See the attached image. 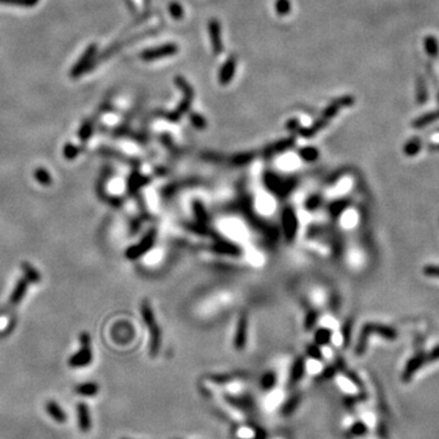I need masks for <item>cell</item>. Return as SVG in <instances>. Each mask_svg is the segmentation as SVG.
I'll return each mask as SVG.
<instances>
[{
    "label": "cell",
    "mask_w": 439,
    "mask_h": 439,
    "mask_svg": "<svg viewBox=\"0 0 439 439\" xmlns=\"http://www.w3.org/2000/svg\"><path fill=\"white\" fill-rule=\"evenodd\" d=\"M421 149V140L418 138H414L410 142L406 143L405 148H404V152L409 156H414V155L417 154Z\"/></svg>",
    "instance_id": "14"
},
{
    "label": "cell",
    "mask_w": 439,
    "mask_h": 439,
    "mask_svg": "<svg viewBox=\"0 0 439 439\" xmlns=\"http://www.w3.org/2000/svg\"><path fill=\"white\" fill-rule=\"evenodd\" d=\"M81 339V350L73 354L68 360L71 367H85L92 362V349H90V338L87 333H82Z\"/></svg>",
    "instance_id": "3"
},
{
    "label": "cell",
    "mask_w": 439,
    "mask_h": 439,
    "mask_svg": "<svg viewBox=\"0 0 439 439\" xmlns=\"http://www.w3.org/2000/svg\"><path fill=\"white\" fill-rule=\"evenodd\" d=\"M426 359H427V362L435 361V360L439 359V345L438 347H436L435 349L430 352V354L426 355Z\"/></svg>",
    "instance_id": "25"
},
{
    "label": "cell",
    "mask_w": 439,
    "mask_h": 439,
    "mask_svg": "<svg viewBox=\"0 0 439 439\" xmlns=\"http://www.w3.org/2000/svg\"><path fill=\"white\" fill-rule=\"evenodd\" d=\"M426 97H427V90H426L425 82H423L422 78L418 80V102L425 103Z\"/></svg>",
    "instance_id": "22"
},
{
    "label": "cell",
    "mask_w": 439,
    "mask_h": 439,
    "mask_svg": "<svg viewBox=\"0 0 439 439\" xmlns=\"http://www.w3.org/2000/svg\"><path fill=\"white\" fill-rule=\"evenodd\" d=\"M423 273L426 276H430V277H439V266H426L423 268Z\"/></svg>",
    "instance_id": "23"
},
{
    "label": "cell",
    "mask_w": 439,
    "mask_h": 439,
    "mask_svg": "<svg viewBox=\"0 0 439 439\" xmlns=\"http://www.w3.org/2000/svg\"><path fill=\"white\" fill-rule=\"evenodd\" d=\"M170 12H171V15L175 19H181L183 16V10H182L181 5L178 2H172L170 5Z\"/></svg>",
    "instance_id": "21"
},
{
    "label": "cell",
    "mask_w": 439,
    "mask_h": 439,
    "mask_svg": "<svg viewBox=\"0 0 439 439\" xmlns=\"http://www.w3.org/2000/svg\"><path fill=\"white\" fill-rule=\"evenodd\" d=\"M275 376H273L272 373H267V374H265V376L263 377V381H261V386H263V388H265V389H270V388H272L273 386H275Z\"/></svg>",
    "instance_id": "20"
},
{
    "label": "cell",
    "mask_w": 439,
    "mask_h": 439,
    "mask_svg": "<svg viewBox=\"0 0 439 439\" xmlns=\"http://www.w3.org/2000/svg\"><path fill=\"white\" fill-rule=\"evenodd\" d=\"M302 155L305 157V159H309V160H314L316 159L317 156V152L315 149H311V148H307V149H304L302 152Z\"/></svg>",
    "instance_id": "24"
},
{
    "label": "cell",
    "mask_w": 439,
    "mask_h": 439,
    "mask_svg": "<svg viewBox=\"0 0 439 439\" xmlns=\"http://www.w3.org/2000/svg\"><path fill=\"white\" fill-rule=\"evenodd\" d=\"M122 439H128V438H122Z\"/></svg>",
    "instance_id": "27"
},
{
    "label": "cell",
    "mask_w": 439,
    "mask_h": 439,
    "mask_svg": "<svg viewBox=\"0 0 439 439\" xmlns=\"http://www.w3.org/2000/svg\"><path fill=\"white\" fill-rule=\"evenodd\" d=\"M175 53H177V45H175V44H166V45L159 46V48L153 49V50L145 51L142 55V58L144 60H155V59L164 58V56L174 55Z\"/></svg>",
    "instance_id": "5"
},
{
    "label": "cell",
    "mask_w": 439,
    "mask_h": 439,
    "mask_svg": "<svg viewBox=\"0 0 439 439\" xmlns=\"http://www.w3.org/2000/svg\"><path fill=\"white\" fill-rule=\"evenodd\" d=\"M75 393L82 396H94L99 393V386L94 382L78 384V386L75 387Z\"/></svg>",
    "instance_id": "10"
},
{
    "label": "cell",
    "mask_w": 439,
    "mask_h": 439,
    "mask_svg": "<svg viewBox=\"0 0 439 439\" xmlns=\"http://www.w3.org/2000/svg\"><path fill=\"white\" fill-rule=\"evenodd\" d=\"M304 374V362L299 360L292 369V382H298Z\"/></svg>",
    "instance_id": "17"
},
{
    "label": "cell",
    "mask_w": 439,
    "mask_h": 439,
    "mask_svg": "<svg viewBox=\"0 0 439 439\" xmlns=\"http://www.w3.org/2000/svg\"><path fill=\"white\" fill-rule=\"evenodd\" d=\"M209 32H210L211 44H213L214 53L219 54L222 50V42H221V31H220V24L216 20H211L209 23Z\"/></svg>",
    "instance_id": "7"
},
{
    "label": "cell",
    "mask_w": 439,
    "mask_h": 439,
    "mask_svg": "<svg viewBox=\"0 0 439 439\" xmlns=\"http://www.w3.org/2000/svg\"><path fill=\"white\" fill-rule=\"evenodd\" d=\"M27 288H28V281L26 278H21V280L17 281L16 285H15L14 290H12V294L10 297V304L11 305H17L20 304L23 297L26 295Z\"/></svg>",
    "instance_id": "8"
},
{
    "label": "cell",
    "mask_w": 439,
    "mask_h": 439,
    "mask_svg": "<svg viewBox=\"0 0 439 439\" xmlns=\"http://www.w3.org/2000/svg\"><path fill=\"white\" fill-rule=\"evenodd\" d=\"M22 271H23L24 276H26V280L31 283H38L41 281V275H39L38 271L33 267L32 265H29L28 263H22L21 265Z\"/></svg>",
    "instance_id": "12"
},
{
    "label": "cell",
    "mask_w": 439,
    "mask_h": 439,
    "mask_svg": "<svg viewBox=\"0 0 439 439\" xmlns=\"http://www.w3.org/2000/svg\"><path fill=\"white\" fill-rule=\"evenodd\" d=\"M425 46H426V50L430 55L432 56H437L439 54V45H438V42L436 41L435 37H427L425 41Z\"/></svg>",
    "instance_id": "15"
},
{
    "label": "cell",
    "mask_w": 439,
    "mask_h": 439,
    "mask_svg": "<svg viewBox=\"0 0 439 439\" xmlns=\"http://www.w3.org/2000/svg\"><path fill=\"white\" fill-rule=\"evenodd\" d=\"M372 334H378L381 337L386 338V339L393 340L396 338V330L392 327L384 326V325L379 324H367L365 325L364 329H362L361 335H360L359 344L356 348V354L361 355L364 354L365 349H366L367 339H369L370 335Z\"/></svg>",
    "instance_id": "1"
},
{
    "label": "cell",
    "mask_w": 439,
    "mask_h": 439,
    "mask_svg": "<svg viewBox=\"0 0 439 439\" xmlns=\"http://www.w3.org/2000/svg\"><path fill=\"white\" fill-rule=\"evenodd\" d=\"M352 103H354L352 97H343V98H340V99L333 102V104H330L329 107L326 109V111L324 112V116H322V117L320 118V120L317 121V122L315 123L311 128L304 131V134L307 135V137H310V135H312V134H315L316 132H319V131L321 130V128H324V126L326 125L330 118H332L333 116L338 112V111L342 109V108L349 107V105H351Z\"/></svg>",
    "instance_id": "2"
},
{
    "label": "cell",
    "mask_w": 439,
    "mask_h": 439,
    "mask_svg": "<svg viewBox=\"0 0 439 439\" xmlns=\"http://www.w3.org/2000/svg\"><path fill=\"white\" fill-rule=\"evenodd\" d=\"M425 362H427V359H426L425 354H418L417 356L414 357V359L409 362L408 366H406L405 373H404V378H409V377L413 376L414 372H415L418 367L422 366Z\"/></svg>",
    "instance_id": "11"
},
{
    "label": "cell",
    "mask_w": 439,
    "mask_h": 439,
    "mask_svg": "<svg viewBox=\"0 0 439 439\" xmlns=\"http://www.w3.org/2000/svg\"><path fill=\"white\" fill-rule=\"evenodd\" d=\"M45 411L51 418H53L55 422L58 423H65L66 422V414L63 410L60 405H59L56 401L49 400L45 403Z\"/></svg>",
    "instance_id": "6"
},
{
    "label": "cell",
    "mask_w": 439,
    "mask_h": 439,
    "mask_svg": "<svg viewBox=\"0 0 439 439\" xmlns=\"http://www.w3.org/2000/svg\"><path fill=\"white\" fill-rule=\"evenodd\" d=\"M276 9L280 15H287L290 11V4L288 0H277L276 2Z\"/></svg>",
    "instance_id": "19"
},
{
    "label": "cell",
    "mask_w": 439,
    "mask_h": 439,
    "mask_svg": "<svg viewBox=\"0 0 439 439\" xmlns=\"http://www.w3.org/2000/svg\"><path fill=\"white\" fill-rule=\"evenodd\" d=\"M436 120H439V110L435 111V112L426 113V115L418 117L417 120L414 122V127L422 128V127H425L426 125H428V123L433 122V121H436Z\"/></svg>",
    "instance_id": "13"
},
{
    "label": "cell",
    "mask_w": 439,
    "mask_h": 439,
    "mask_svg": "<svg viewBox=\"0 0 439 439\" xmlns=\"http://www.w3.org/2000/svg\"><path fill=\"white\" fill-rule=\"evenodd\" d=\"M234 71H236V58H229V60L224 64L220 72V83L227 85L233 77Z\"/></svg>",
    "instance_id": "9"
},
{
    "label": "cell",
    "mask_w": 439,
    "mask_h": 439,
    "mask_svg": "<svg viewBox=\"0 0 439 439\" xmlns=\"http://www.w3.org/2000/svg\"><path fill=\"white\" fill-rule=\"evenodd\" d=\"M76 410H77V423L80 430L83 433L89 432L90 428H92V417H90V411L88 405L85 403H78L77 406H76Z\"/></svg>",
    "instance_id": "4"
},
{
    "label": "cell",
    "mask_w": 439,
    "mask_h": 439,
    "mask_svg": "<svg viewBox=\"0 0 439 439\" xmlns=\"http://www.w3.org/2000/svg\"><path fill=\"white\" fill-rule=\"evenodd\" d=\"M298 404H299V398H298V396H294V398L289 399V400L285 403V405L283 406V409H282L283 415H290L292 413H294V410L297 409Z\"/></svg>",
    "instance_id": "18"
},
{
    "label": "cell",
    "mask_w": 439,
    "mask_h": 439,
    "mask_svg": "<svg viewBox=\"0 0 439 439\" xmlns=\"http://www.w3.org/2000/svg\"><path fill=\"white\" fill-rule=\"evenodd\" d=\"M192 122H193L196 126H198V127L205 126V120L199 115H192Z\"/></svg>",
    "instance_id": "26"
},
{
    "label": "cell",
    "mask_w": 439,
    "mask_h": 439,
    "mask_svg": "<svg viewBox=\"0 0 439 439\" xmlns=\"http://www.w3.org/2000/svg\"><path fill=\"white\" fill-rule=\"evenodd\" d=\"M34 177H36L37 181H38L41 184H43V186H49V184H51V177L45 170L38 169L36 172H34Z\"/></svg>",
    "instance_id": "16"
}]
</instances>
